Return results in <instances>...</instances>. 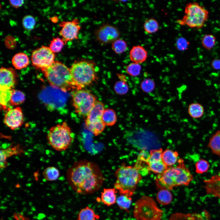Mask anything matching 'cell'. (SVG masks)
<instances>
[{
  "mask_svg": "<svg viewBox=\"0 0 220 220\" xmlns=\"http://www.w3.org/2000/svg\"><path fill=\"white\" fill-rule=\"evenodd\" d=\"M66 176L72 189L82 195L90 194L97 192L105 180L98 165L84 160L74 163L68 169Z\"/></svg>",
  "mask_w": 220,
  "mask_h": 220,
  "instance_id": "1",
  "label": "cell"
},
{
  "mask_svg": "<svg viewBox=\"0 0 220 220\" xmlns=\"http://www.w3.org/2000/svg\"><path fill=\"white\" fill-rule=\"evenodd\" d=\"M175 167H168L163 173L158 174L155 180L157 189L171 190L182 185H188L193 179V174L182 159H179Z\"/></svg>",
  "mask_w": 220,
  "mask_h": 220,
  "instance_id": "2",
  "label": "cell"
},
{
  "mask_svg": "<svg viewBox=\"0 0 220 220\" xmlns=\"http://www.w3.org/2000/svg\"><path fill=\"white\" fill-rule=\"evenodd\" d=\"M116 178L114 188L120 195L130 197L134 195L137 186L142 179V176L134 166L123 163L115 173Z\"/></svg>",
  "mask_w": 220,
  "mask_h": 220,
  "instance_id": "3",
  "label": "cell"
},
{
  "mask_svg": "<svg viewBox=\"0 0 220 220\" xmlns=\"http://www.w3.org/2000/svg\"><path fill=\"white\" fill-rule=\"evenodd\" d=\"M42 71L50 85L53 88L64 92L76 88L70 68L61 62L55 61L50 67Z\"/></svg>",
  "mask_w": 220,
  "mask_h": 220,
  "instance_id": "4",
  "label": "cell"
},
{
  "mask_svg": "<svg viewBox=\"0 0 220 220\" xmlns=\"http://www.w3.org/2000/svg\"><path fill=\"white\" fill-rule=\"evenodd\" d=\"M74 138L75 134L66 122L51 127L48 131L46 137L49 144L59 151L68 148Z\"/></svg>",
  "mask_w": 220,
  "mask_h": 220,
  "instance_id": "5",
  "label": "cell"
},
{
  "mask_svg": "<svg viewBox=\"0 0 220 220\" xmlns=\"http://www.w3.org/2000/svg\"><path fill=\"white\" fill-rule=\"evenodd\" d=\"M185 14L177 22L181 25H186L190 28L200 29L204 25L207 21L209 13L203 6L198 2L188 3L185 6Z\"/></svg>",
  "mask_w": 220,
  "mask_h": 220,
  "instance_id": "6",
  "label": "cell"
},
{
  "mask_svg": "<svg viewBox=\"0 0 220 220\" xmlns=\"http://www.w3.org/2000/svg\"><path fill=\"white\" fill-rule=\"evenodd\" d=\"M73 82L77 89L90 85L96 79L94 64L90 61H82L73 63L70 68Z\"/></svg>",
  "mask_w": 220,
  "mask_h": 220,
  "instance_id": "7",
  "label": "cell"
},
{
  "mask_svg": "<svg viewBox=\"0 0 220 220\" xmlns=\"http://www.w3.org/2000/svg\"><path fill=\"white\" fill-rule=\"evenodd\" d=\"M163 214L151 197L143 196L135 204L133 215L138 220H161Z\"/></svg>",
  "mask_w": 220,
  "mask_h": 220,
  "instance_id": "8",
  "label": "cell"
},
{
  "mask_svg": "<svg viewBox=\"0 0 220 220\" xmlns=\"http://www.w3.org/2000/svg\"><path fill=\"white\" fill-rule=\"evenodd\" d=\"M71 94L76 112L86 117L97 101L95 96L89 91L83 89L74 90Z\"/></svg>",
  "mask_w": 220,
  "mask_h": 220,
  "instance_id": "9",
  "label": "cell"
},
{
  "mask_svg": "<svg viewBox=\"0 0 220 220\" xmlns=\"http://www.w3.org/2000/svg\"><path fill=\"white\" fill-rule=\"evenodd\" d=\"M104 110L103 104L97 101L86 119V128L95 136L100 135L105 128L106 125L102 119Z\"/></svg>",
  "mask_w": 220,
  "mask_h": 220,
  "instance_id": "10",
  "label": "cell"
},
{
  "mask_svg": "<svg viewBox=\"0 0 220 220\" xmlns=\"http://www.w3.org/2000/svg\"><path fill=\"white\" fill-rule=\"evenodd\" d=\"M55 57L54 53L49 47L42 46L32 52L31 61L35 67L42 71L54 62Z\"/></svg>",
  "mask_w": 220,
  "mask_h": 220,
  "instance_id": "11",
  "label": "cell"
},
{
  "mask_svg": "<svg viewBox=\"0 0 220 220\" xmlns=\"http://www.w3.org/2000/svg\"><path fill=\"white\" fill-rule=\"evenodd\" d=\"M95 34L96 40L102 45L112 43L119 39L120 36L119 32L117 28L108 24L100 27L96 30Z\"/></svg>",
  "mask_w": 220,
  "mask_h": 220,
  "instance_id": "12",
  "label": "cell"
},
{
  "mask_svg": "<svg viewBox=\"0 0 220 220\" xmlns=\"http://www.w3.org/2000/svg\"><path fill=\"white\" fill-rule=\"evenodd\" d=\"M59 26L61 27L59 34L65 44L68 41L78 38L81 27L78 19L75 18L70 21H62Z\"/></svg>",
  "mask_w": 220,
  "mask_h": 220,
  "instance_id": "13",
  "label": "cell"
},
{
  "mask_svg": "<svg viewBox=\"0 0 220 220\" xmlns=\"http://www.w3.org/2000/svg\"><path fill=\"white\" fill-rule=\"evenodd\" d=\"M163 152L161 148L151 150L146 159L149 171L158 175L163 173L168 168L162 160Z\"/></svg>",
  "mask_w": 220,
  "mask_h": 220,
  "instance_id": "14",
  "label": "cell"
},
{
  "mask_svg": "<svg viewBox=\"0 0 220 220\" xmlns=\"http://www.w3.org/2000/svg\"><path fill=\"white\" fill-rule=\"evenodd\" d=\"M0 90L4 91L12 90L16 85L17 75L12 68L2 67L0 69Z\"/></svg>",
  "mask_w": 220,
  "mask_h": 220,
  "instance_id": "15",
  "label": "cell"
},
{
  "mask_svg": "<svg viewBox=\"0 0 220 220\" xmlns=\"http://www.w3.org/2000/svg\"><path fill=\"white\" fill-rule=\"evenodd\" d=\"M23 115L20 107L10 109L6 113L4 119V124L12 130L21 127L23 123Z\"/></svg>",
  "mask_w": 220,
  "mask_h": 220,
  "instance_id": "16",
  "label": "cell"
},
{
  "mask_svg": "<svg viewBox=\"0 0 220 220\" xmlns=\"http://www.w3.org/2000/svg\"><path fill=\"white\" fill-rule=\"evenodd\" d=\"M204 188L207 193L220 198V172L204 181Z\"/></svg>",
  "mask_w": 220,
  "mask_h": 220,
  "instance_id": "17",
  "label": "cell"
},
{
  "mask_svg": "<svg viewBox=\"0 0 220 220\" xmlns=\"http://www.w3.org/2000/svg\"><path fill=\"white\" fill-rule=\"evenodd\" d=\"M148 57V52L141 45L133 46L129 52V57L133 62L140 64L145 61Z\"/></svg>",
  "mask_w": 220,
  "mask_h": 220,
  "instance_id": "18",
  "label": "cell"
},
{
  "mask_svg": "<svg viewBox=\"0 0 220 220\" xmlns=\"http://www.w3.org/2000/svg\"><path fill=\"white\" fill-rule=\"evenodd\" d=\"M117 191L114 187L113 188L104 189L101 193V200L105 205L110 206L116 202V193Z\"/></svg>",
  "mask_w": 220,
  "mask_h": 220,
  "instance_id": "19",
  "label": "cell"
},
{
  "mask_svg": "<svg viewBox=\"0 0 220 220\" xmlns=\"http://www.w3.org/2000/svg\"><path fill=\"white\" fill-rule=\"evenodd\" d=\"M29 61L28 56L23 53H16L12 59L13 65L16 69L18 70L27 67L29 64Z\"/></svg>",
  "mask_w": 220,
  "mask_h": 220,
  "instance_id": "20",
  "label": "cell"
},
{
  "mask_svg": "<svg viewBox=\"0 0 220 220\" xmlns=\"http://www.w3.org/2000/svg\"><path fill=\"white\" fill-rule=\"evenodd\" d=\"M207 147L212 153L220 157V130H217L210 138Z\"/></svg>",
  "mask_w": 220,
  "mask_h": 220,
  "instance_id": "21",
  "label": "cell"
},
{
  "mask_svg": "<svg viewBox=\"0 0 220 220\" xmlns=\"http://www.w3.org/2000/svg\"><path fill=\"white\" fill-rule=\"evenodd\" d=\"M178 156L177 152L167 149L162 152V159L167 167H170L178 162Z\"/></svg>",
  "mask_w": 220,
  "mask_h": 220,
  "instance_id": "22",
  "label": "cell"
},
{
  "mask_svg": "<svg viewBox=\"0 0 220 220\" xmlns=\"http://www.w3.org/2000/svg\"><path fill=\"white\" fill-rule=\"evenodd\" d=\"M17 147H11L5 149L0 151V168L3 169L8 166L7 162V158L15 154H17L19 152V148Z\"/></svg>",
  "mask_w": 220,
  "mask_h": 220,
  "instance_id": "23",
  "label": "cell"
},
{
  "mask_svg": "<svg viewBox=\"0 0 220 220\" xmlns=\"http://www.w3.org/2000/svg\"><path fill=\"white\" fill-rule=\"evenodd\" d=\"M120 80L115 83L114 89L116 93L120 95L127 94L129 90V87L126 82L125 76L123 74H117Z\"/></svg>",
  "mask_w": 220,
  "mask_h": 220,
  "instance_id": "24",
  "label": "cell"
},
{
  "mask_svg": "<svg viewBox=\"0 0 220 220\" xmlns=\"http://www.w3.org/2000/svg\"><path fill=\"white\" fill-rule=\"evenodd\" d=\"M117 116L116 112L112 109L107 108L104 110L102 119L105 125L108 126H112L117 121Z\"/></svg>",
  "mask_w": 220,
  "mask_h": 220,
  "instance_id": "25",
  "label": "cell"
},
{
  "mask_svg": "<svg viewBox=\"0 0 220 220\" xmlns=\"http://www.w3.org/2000/svg\"><path fill=\"white\" fill-rule=\"evenodd\" d=\"M188 113L193 118L197 119L201 117L204 113L203 106L199 103H193L188 107Z\"/></svg>",
  "mask_w": 220,
  "mask_h": 220,
  "instance_id": "26",
  "label": "cell"
},
{
  "mask_svg": "<svg viewBox=\"0 0 220 220\" xmlns=\"http://www.w3.org/2000/svg\"><path fill=\"white\" fill-rule=\"evenodd\" d=\"M77 218L78 220H97L98 217L92 209L86 207L81 210Z\"/></svg>",
  "mask_w": 220,
  "mask_h": 220,
  "instance_id": "27",
  "label": "cell"
},
{
  "mask_svg": "<svg viewBox=\"0 0 220 220\" xmlns=\"http://www.w3.org/2000/svg\"><path fill=\"white\" fill-rule=\"evenodd\" d=\"M158 202L162 205H167L170 203L172 196L169 190L163 189L160 190L156 195Z\"/></svg>",
  "mask_w": 220,
  "mask_h": 220,
  "instance_id": "28",
  "label": "cell"
},
{
  "mask_svg": "<svg viewBox=\"0 0 220 220\" xmlns=\"http://www.w3.org/2000/svg\"><path fill=\"white\" fill-rule=\"evenodd\" d=\"M25 100V95L24 93L19 90H12L10 103L12 106L20 105L23 103Z\"/></svg>",
  "mask_w": 220,
  "mask_h": 220,
  "instance_id": "29",
  "label": "cell"
},
{
  "mask_svg": "<svg viewBox=\"0 0 220 220\" xmlns=\"http://www.w3.org/2000/svg\"><path fill=\"white\" fill-rule=\"evenodd\" d=\"M42 174L44 178L48 181L56 180L58 178L60 172L59 170L54 167H49L45 168Z\"/></svg>",
  "mask_w": 220,
  "mask_h": 220,
  "instance_id": "30",
  "label": "cell"
},
{
  "mask_svg": "<svg viewBox=\"0 0 220 220\" xmlns=\"http://www.w3.org/2000/svg\"><path fill=\"white\" fill-rule=\"evenodd\" d=\"M145 31L149 34H152L156 32L159 28L158 22L155 19L150 18L146 20L143 24Z\"/></svg>",
  "mask_w": 220,
  "mask_h": 220,
  "instance_id": "31",
  "label": "cell"
},
{
  "mask_svg": "<svg viewBox=\"0 0 220 220\" xmlns=\"http://www.w3.org/2000/svg\"><path fill=\"white\" fill-rule=\"evenodd\" d=\"M216 39L212 34H208L204 35L201 39L203 47L207 50L212 49L215 45Z\"/></svg>",
  "mask_w": 220,
  "mask_h": 220,
  "instance_id": "32",
  "label": "cell"
},
{
  "mask_svg": "<svg viewBox=\"0 0 220 220\" xmlns=\"http://www.w3.org/2000/svg\"><path fill=\"white\" fill-rule=\"evenodd\" d=\"M132 202L131 197L125 195H120L117 199L116 203L121 209L127 211Z\"/></svg>",
  "mask_w": 220,
  "mask_h": 220,
  "instance_id": "33",
  "label": "cell"
},
{
  "mask_svg": "<svg viewBox=\"0 0 220 220\" xmlns=\"http://www.w3.org/2000/svg\"><path fill=\"white\" fill-rule=\"evenodd\" d=\"M127 46L126 42L123 40L118 39L112 44V48L113 51L117 54H121L127 50Z\"/></svg>",
  "mask_w": 220,
  "mask_h": 220,
  "instance_id": "34",
  "label": "cell"
},
{
  "mask_svg": "<svg viewBox=\"0 0 220 220\" xmlns=\"http://www.w3.org/2000/svg\"><path fill=\"white\" fill-rule=\"evenodd\" d=\"M195 167L196 173L201 174L208 171L210 165L207 160L201 159L196 163Z\"/></svg>",
  "mask_w": 220,
  "mask_h": 220,
  "instance_id": "35",
  "label": "cell"
},
{
  "mask_svg": "<svg viewBox=\"0 0 220 220\" xmlns=\"http://www.w3.org/2000/svg\"><path fill=\"white\" fill-rule=\"evenodd\" d=\"M64 44L62 39L57 37L53 38L51 41L49 48L54 53H59L61 51Z\"/></svg>",
  "mask_w": 220,
  "mask_h": 220,
  "instance_id": "36",
  "label": "cell"
},
{
  "mask_svg": "<svg viewBox=\"0 0 220 220\" xmlns=\"http://www.w3.org/2000/svg\"><path fill=\"white\" fill-rule=\"evenodd\" d=\"M141 67L139 64L131 63L128 65L126 68L127 73L129 75L135 77L138 75L141 72Z\"/></svg>",
  "mask_w": 220,
  "mask_h": 220,
  "instance_id": "37",
  "label": "cell"
},
{
  "mask_svg": "<svg viewBox=\"0 0 220 220\" xmlns=\"http://www.w3.org/2000/svg\"><path fill=\"white\" fill-rule=\"evenodd\" d=\"M155 83L154 81L150 79H146L143 80L140 85L141 89L143 91L149 93L152 91L155 87Z\"/></svg>",
  "mask_w": 220,
  "mask_h": 220,
  "instance_id": "38",
  "label": "cell"
},
{
  "mask_svg": "<svg viewBox=\"0 0 220 220\" xmlns=\"http://www.w3.org/2000/svg\"><path fill=\"white\" fill-rule=\"evenodd\" d=\"M22 25L24 28L27 30H31L33 29L35 24V21L34 17L31 15L25 16L22 19Z\"/></svg>",
  "mask_w": 220,
  "mask_h": 220,
  "instance_id": "39",
  "label": "cell"
},
{
  "mask_svg": "<svg viewBox=\"0 0 220 220\" xmlns=\"http://www.w3.org/2000/svg\"><path fill=\"white\" fill-rule=\"evenodd\" d=\"M5 43L6 47L10 49H14L16 45L15 39L11 35H8L5 38Z\"/></svg>",
  "mask_w": 220,
  "mask_h": 220,
  "instance_id": "40",
  "label": "cell"
},
{
  "mask_svg": "<svg viewBox=\"0 0 220 220\" xmlns=\"http://www.w3.org/2000/svg\"><path fill=\"white\" fill-rule=\"evenodd\" d=\"M188 44V42L183 38H180L176 42V46L178 49L180 50H184L185 49Z\"/></svg>",
  "mask_w": 220,
  "mask_h": 220,
  "instance_id": "41",
  "label": "cell"
},
{
  "mask_svg": "<svg viewBox=\"0 0 220 220\" xmlns=\"http://www.w3.org/2000/svg\"><path fill=\"white\" fill-rule=\"evenodd\" d=\"M9 3L13 7L18 8L24 4V1L21 0H9Z\"/></svg>",
  "mask_w": 220,
  "mask_h": 220,
  "instance_id": "42",
  "label": "cell"
},
{
  "mask_svg": "<svg viewBox=\"0 0 220 220\" xmlns=\"http://www.w3.org/2000/svg\"><path fill=\"white\" fill-rule=\"evenodd\" d=\"M212 67L216 69H220V61H215L212 63Z\"/></svg>",
  "mask_w": 220,
  "mask_h": 220,
  "instance_id": "43",
  "label": "cell"
},
{
  "mask_svg": "<svg viewBox=\"0 0 220 220\" xmlns=\"http://www.w3.org/2000/svg\"><path fill=\"white\" fill-rule=\"evenodd\" d=\"M51 19V20L53 22H57L58 20V19L57 17H53Z\"/></svg>",
  "mask_w": 220,
  "mask_h": 220,
  "instance_id": "44",
  "label": "cell"
}]
</instances>
